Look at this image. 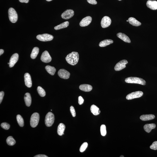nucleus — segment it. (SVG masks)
I'll list each match as a JSON object with an SVG mask.
<instances>
[{
	"label": "nucleus",
	"instance_id": "f257e3e1",
	"mask_svg": "<svg viewBox=\"0 0 157 157\" xmlns=\"http://www.w3.org/2000/svg\"><path fill=\"white\" fill-rule=\"evenodd\" d=\"M79 56L78 53L73 52L68 54L66 58L67 62L71 65L74 66L77 64L79 60Z\"/></svg>",
	"mask_w": 157,
	"mask_h": 157
},
{
	"label": "nucleus",
	"instance_id": "f03ea898",
	"mask_svg": "<svg viewBox=\"0 0 157 157\" xmlns=\"http://www.w3.org/2000/svg\"><path fill=\"white\" fill-rule=\"evenodd\" d=\"M125 81L128 83H137L143 85H145L146 82L142 78L137 77H130L125 78Z\"/></svg>",
	"mask_w": 157,
	"mask_h": 157
},
{
	"label": "nucleus",
	"instance_id": "7ed1b4c3",
	"mask_svg": "<svg viewBox=\"0 0 157 157\" xmlns=\"http://www.w3.org/2000/svg\"><path fill=\"white\" fill-rule=\"evenodd\" d=\"M55 118L54 114L51 112H49L46 115L45 117V123L46 126L50 127L53 124Z\"/></svg>",
	"mask_w": 157,
	"mask_h": 157
},
{
	"label": "nucleus",
	"instance_id": "20e7f679",
	"mask_svg": "<svg viewBox=\"0 0 157 157\" xmlns=\"http://www.w3.org/2000/svg\"><path fill=\"white\" fill-rule=\"evenodd\" d=\"M8 17L10 21L13 23H16L18 19V14L15 10L10 8L8 11Z\"/></svg>",
	"mask_w": 157,
	"mask_h": 157
},
{
	"label": "nucleus",
	"instance_id": "39448f33",
	"mask_svg": "<svg viewBox=\"0 0 157 157\" xmlns=\"http://www.w3.org/2000/svg\"><path fill=\"white\" fill-rule=\"evenodd\" d=\"M39 118L40 116L38 113H35L32 114L30 120V125L32 127H35L38 125Z\"/></svg>",
	"mask_w": 157,
	"mask_h": 157
},
{
	"label": "nucleus",
	"instance_id": "423d86ee",
	"mask_svg": "<svg viewBox=\"0 0 157 157\" xmlns=\"http://www.w3.org/2000/svg\"><path fill=\"white\" fill-rule=\"evenodd\" d=\"M37 39L42 41H50L53 39V36L47 34H42L37 35Z\"/></svg>",
	"mask_w": 157,
	"mask_h": 157
},
{
	"label": "nucleus",
	"instance_id": "0eeeda50",
	"mask_svg": "<svg viewBox=\"0 0 157 157\" xmlns=\"http://www.w3.org/2000/svg\"><path fill=\"white\" fill-rule=\"evenodd\" d=\"M143 93L141 91L133 92L128 94L126 97L127 100H131L135 98H139L143 96Z\"/></svg>",
	"mask_w": 157,
	"mask_h": 157
},
{
	"label": "nucleus",
	"instance_id": "6e6552de",
	"mask_svg": "<svg viewBox=\"0 0 157 157\" xmlns=\"http://www.w3.org/2000/svg\"><path fill=\"white\" fill-rule=\"evenodd\" d=\"M40 59L42 62L45 63L50 62L52 59L50 54L47 51H45L42 53Z\"/></svg>",
	"mask_w": 157,
	"mask_h": 157
},
{
	"label": "nucleus",
	"instance_id": "1a4fd4ad",
	"mask_svg": "<svg viewBox=\"0 0 157 157\" xmlns=\"http://www.w3.org/2000/svg\"><path fill=\"white\" fill-rule=\"evenodd\" d=\"M128 63V61L126 60L121 61L116 64L114 69L117 71H120L126 67L125 65Z\"/></svg>",
	"mask_w": 157,
	"mask_h": 157
},
{
	"label": "nucleus",
	"instance_id": "9d476101",
	"mask_svg": "<svg viewBox=\"0 0 157 157\" xmlns=\"http://www.w3.org/2000/svg\"><path fill=\"white\" fill-rule=\"evenodd\" d=\"M74 14V12L73 10L68 9L62 13L61 15V17L64 19H69L72 17Z\"/></svg>",
	"mask_w": 157,
	"mask_h": 157
},
{
	"label": "nucleus",
	"instance_id": "9b49d317",
	"mask_svg": "<svg viewBox=\"0 0 157 157\" xmlns=\"http://www.w3.org/2000/svg\"><path fill=\"white\" fill-rule=\"evenodd\" d=\"M112 20L109 17L105 16L102 18L101 21V26L103 28H107L110 25Z\"/></svg>",
	"mask_w": 157,
	"mask_h": 157
},
{
	"label": "nucleus",
	"instance_id": "f8f14e48",
	"mask_svg": "<svg viewBox=\"0 0 157 157\" xmlns=\"http://www.w3.org/2000/svg\"><path fill=\"white\" fill-rule=\"evenodd\" d=\"M58 73L60 77L64 79H68L70 76V73L69 72L64 69L60 70Z\"/></svg>",
	"mask_w": 157,
	"mask_h": 157
},
{
	"label": "nucleus",
	"instance_id": "ddd939ff",
	"mask_svg": "<svg viewBox=\"0 0 157 157\" xmlns=\"http://www.w3.org/2000/svg\"><path fill=\"white\" fill-rule=\"evenodd\" d=\"M92 18L90 16H88L83 19L80 22V26L82 27L87 26L91 23Z\"/></svg>",
	"mask_w": 157,
	"mask_h": 157
},
{
	"label": "nucleus",
	"instance_id": "4468645a",
	"mask_svg": "<svg viewBox=\"0 0 157 157\" xmlns=\"http://www.w3.org/2000/svg\"><path fill=\"white\" fill-rule=\"evenodd\" d=\"M18 58L19 55L17 53H15L12 56L9 61V67L12 68L14 66L15 64L17 62Z\"/></svg>",
	"mask_w": 157,
	"mask_h": 157
},
{
	"label": "nucleus",
	"instance_id": "2eb2a0df",
	"mask_svg": "<svg viewBox=\"0 0 157 157\" xmlns=\"http://www.w3.org/2000/svg\"><path fill=\"white\" fill-rule=\"evenodd\" d=\"M24 80L26 86L28 88L31 87L32 85L31 78L29 73H25L24 75Z\"/></svg>",
	"mask_w": 157,
	"mask_h": 157
},
{
	"label": "nucleus",
	"instance_id": "dca6fc26",
	"mask_svg": "<svg viewBox=\"0 0 157 157\" xmlns=\"http://www.w3.org/2000/svg\"><path fill=\"white\" fill-rule=\"evenodd\" d=\"M147 6L148 8L153 10L157 9V1L149 0L146 3Z\"/></svg>",
	"mask_w": 157,
	"mask_h": 157
},
{
	"label": "nucleus",
	"instance_id": "f3484780",
	"mask_svg": "<svg viewBox=\"0 0 157 157\" xmlns=\"http://www.w3.org/2000/svg\"><path fill=\"white\" fill-rule=\"evenodd\" d=\"M117 37L121 39L124 41L128 43H130L131 40L129 37L125 34L121 33H118L117 35Z\"/></svg>",
	"mask_w": 157,
	"mask_h": 157
},
{
	"label": "nucleus",
	"instance_id": "a211bd4d",
	"mask_svg": "<svg viewBox=\"0 0 157 157\" xmlns=\"http://www.w3.org/2000/svg\"><path fill=\"white\" fill-rule=\"evenodd\" d=\"M24 99L26 105L27 107H30L32 102V98L30 94L28 93H26Z\"/></svg>",
	"mask_w": 157,
	"mask_h": 157
},
{
	"label": "nucleus",
	"instance_id": "6ab92c4d",
	"mask_svg": "<svg viewBox=\"0 0 157 157\" xmlns=\"http://www.w3.org/2000/svg\"><path fill=\"white\" fill-rule=\"evenodd\" d=\"M80 90L85 92H89L92 89L93 87L91 85L87 84H83L80 85L79 86Z\"/></svg>",
	"mask_w": 157,
	"mask_h": 157
},
{
	"label": "nucleus",
	"instance_id": "aec40b11",
	"mask_svg": "<svg viewBox=\"0 0 157 157\" xmlns=\"http://www.w3.org/2000/svg\"><path fill=\"white\" fill-rule=\"evenodd\" d=\"M156 127V124H146L144 126V129L146 132L149 133L152 129H155Z\"/></svg>",
	"mask_w": 157,
	"mask_h": 157
},
{
	"label": "nucleus",
	"instance_id": "412c9836",
	"mask_svg": "<svg viewBox=\"0 0 157 157\" xmlns=\"http://www.w3.org/2000/svg\"><path fill=\"white\" fill-rule=\"evenodd\" d=\"M65 126L64 124L61 123L58 126L57 128V133L60 136H62L64 134V132L65 129Z\"/></svg>",
	"mask_w": 157,
	"mask_h": 157
},
{
	"label": "nucleus",
	"instance_id": "4be33fe9",
	"mask_svg": "<svg viewBox=\"0 0 157 157\" xmlns=\"http://www.w3.org/2000/svg\"><path fill=\"white\" fill-rule=\"evenodd\" d=\"M113 41L111 39H106L100 42L99 44V45L100 47H105L113 43Z\"/></svg>",
	"mask_w": 157,
	"mask_h": 157
},
{
	"label": "nucleus",
	"instance_id": "5701e85b",
	"mask_svg": "<svg viewBox=\"0 0 157 157\" xmlns=\"http://www.w3.org/2000/svg\"><path fill=\"white\" fill-rule=\"evenodd\" d=\"M155 115L153 114L143 115L140 117V119L142 120L146 121L151 120L155 118Z\"/></svg>",
	"mask_w": 157,
	"mask_h": 157
},
{
	"label": "nucleus",
	"instance_id": "b1692460",
	"mask_svg": "<svg viewBox=\"0 0 157 157\" xmlns=\"http://www.w3.org/2000/svg\"><path fill=\"white\" fill-rule=\"evenodd\" d=\"M128 22L130 24L135 26H139L141 25L140 22L138 21L135 18L133 17H130L129 18Z\"/></svg>",
	"mask_w": 157,
	"mask_h": 157
},
{
	"label": "nucleus",
	"instance_id": "393cba45",
	"mask_svg": "<svg viewBox=\"0 0 157 157\" xmlns=\"http://www.w3.org/2000/svg\"><path fill=\"white\" fill-rule=\"evenodd\" d=\"M90 111L95 116L98 115L100 113L99 109L94 105H92L90 107Z\"/></svg>",
	"mask_w": 157,
	"mask_h": 157
},
{
	"label": "nucleus",
	"instance_id": "a878e982",
	"mask_svg": "<svg viewBox=\"0 0 157 157\" xmlns=\"http://www.w3.org/2000/svg\"><path fill=\"white\" fill-rule=\"evenodd\" d=\"M45 69L47 72L52 76H53L55 74L56 69L54 67L47 65L45 66Z\"/></svg>",
	"mask_w": 157,
	"mask_h": 157
},
{
	"label": "nucleus",
	"instance_id": "bb28decb",
	"mask_svg": "<svg viewBox=\"0 0 157 157\" xmlns=\"http://www.w3.org/2000/svg\"><path fill=\"white\" fill-rule=\"evenodd\" d=\"M69 25V22L68 21L65 22L54 27L56 30H58L63 28H67Z\"/></svg>",
	"mask_w": 157,
	"mask_h": 157
},
{
	"label": "nucleus",
	"instance_id": "cd10ccee",
	"mask_svg": "<svg viewBox=\"0 0 157 157\" xmlns=\"http://www.w3.org/2000/svg\"><path fill=\"white\" fill-rule=\"evenodd\" d=\"M39 52V49L38 47H35L32 50L31 57L32 59H35L37 57Z\"/></svg>",
	"mask_w": 157,
	"mask_h": 157
},
{
	"label": "nucleus",
	"instance_id": "c85d7f7f",
	"mask_svg": "<svg viewBox=\"0 0 157 157\" xmlns=\"http://www.w3.org/2000/svg\"><path fill=\"white\" fill-rule=\"evenodd\" d=\"M6 143L10 146H13L15 144L16 141L13 137L11 136H9L6 139Z\"/></svg>",
	"mask_w": 157,
	"mask_h": 157
},
{
	"label": "nucleus",
	"instance_id": "c756f323",
	"mask_svg": "<svg viewBox=\"0 0 157 157\" xmlns=\"http://www.w3.org/2000/svg\"><path fill=\"white\" fill-rule=\"evenodd\" d=\"M17 121L19 125L21 127H23L24 125V121L23 118L20 115L17 116Z\"/></svg>",
	"mask_w": 157,
	"mask_h": 157
},
{
	"label": "nucleus",
	"instance_id": "7c9ffc66",
	"mask_svg": "<svg viewBox=\"0 0 157 157\" xmlns=\"http://www.w3.org/2000/svg\"><path fill=\"white\" fill-rule=\"evenodd\" d=\"M37 90L41 97H44L45 96L46 93L45 90L41 87L39 86L38 87Z\"/></svg>",
	"mask_w": 157,
	"mask_h": 157
},
{
	"label": "nucleus",
	"instance_id": "2f4dec72",
	"mask_svg": "<svg viewBox=\"0 0 157 157\" xmlns=\"http://www.w3.org/2000/svg\"><path fill=\"white\" fill-rule=\"evenodd\" d=\"M101 134L102 136H105L107 134L106 127L104 124H102L100 127Z\"/></svg>",
	"mask_w": 157,
	"mask_h": 157
},
{
	"label": "nucleus",
	"instance_id": "473e14b6",
	"mask_svg": "<svg viewBox=\"0 0 157 157\" xmlns=\"http://www.w3.org/2000/svg\"><path fill=\"white\" fill-rule=\"evenodd\" d=\"M88 146V143L87 142H84L82 144L80 148V151L81 153H82L86 150Z\"/></svg>",
	"mask_w": 157,
	"mask_h": 157
},
{
	"label": "nucleus",
	"instance_id": "72a5a7b5",
	"mask_svg": "<svg viewBox=\"0 0 157 157\" xmlns=\"http://www.w3.org/2000/svg\"><path fill=\"white\" fill-rule=\"evenodd\" d=\"M1 127H2L3 129H5L8 130L9 129L10 127V125L9 124H8L6 122H3L1 124Z\"/></svg>",
	"mask_w": 157,
	"mask_h": 157
},
{
	"label": "nucleus",
	"instance_id": "f704fd0d",
	"mask_svg": "<svg viewBox=\"0 0 157 157\" xmlns=\"http://www.w3.org/2000/svg\"><path fill=\"white\" fill-rule=\"evenodd\" d=\"M150 148L152 150H157V141L154 142L150 146Z\"/></svg>",
	"mask_w": 157,
	"mask_h": 157
},
{
	"label": "nucleus",
	"instance_id": "c9c22d12",
	"mask_svg": "<svg viewBox=\"0 0 157 157\" xmlns=\"http://www.w3.org/2000/svg\"><path fill=\"white\" fill-rule=\"evenodd\" d=\"M70 110L71 113L73 117H75L76 115V111H75V108L73 106H71L70 108Z\"/></svg>",
	"mask_w": 157,
	"mask_h": 157
},
{
	"label": "nucleus",
	"instance_id": "e433bc0d",
	"mask_svg": "<svg viewBox=\"0 0 157 157\" xmlns=\"http://www.w3.org/2000/svg\"><path fill=\"white\" fill-rule=\"evenodd\" d=\"M84 101V99L81 96H79L78 97V103L79 105H81L82 104Z\"/></svg>",
	"mask_w": 157,
	"mask_h": 157
},
{
	"label": "nucleus",
	"instance_id": "4c0bfd02",
	"mask_svg": "<svg viewBox=\"0 0 157 157\" xmlns=\"http://www.w3.org/2000/svg\"><path fill=\"white\" fill-rule=\"evenodd\" d=\"M87 1L89 4H96L97 3L96 0H87Z\"/></svg>",
	"mask_w": 157,
	"mask_h": 157
},
{
	"label": "nucleus",
	"instance_id": "58836bf2",
	"mask_svg": "<svg viewBox=\"0 0 157 157\" xmlns=\"http://www.w3.org/2000/svg\"><path fill=\"white\" fill-rule=\"evenodd\" d=\"M4 95V93L3 91H1L0 92V103H1L3 100Z\"/></svg>",
	"mask_w": 157,
	"mask_h": 157
},
{
	"label": "nucleus",
	"instance_id": "ea45409f",
	"mask_svg": "<svg viewBox=\"0 0 157 157\" xmlns=\"http://www.w3.org/2000/svg\"><path fill=\"white\" fill-rule=\"evenodd\" d=\"M35 157H47L46 155H36Z\"/></svg>",
	"mask_w": 157,
	"mask_h": 157
},
{
	"label": "nucleus",
	"instance_id": "a19ab883",
	"mask_svg": "<svg viewBox=\"0 0 157 157\" xmlns=\"http://www.w3.org/2000/svg\"><path fill=\"white\" fill-rule=\"evenodd\" d=\"M20 2L21 3H28L29 1V0H19Z\"/></svg>",
	"mask_w": 157,
	"mask_h": 157
},
{
	"label": "nucleus",
	"instance_id": "79ce46f5",
	"mask_svg": "<svg viewBox=\"0 0 157 157\" xmlns=\"http://www.w3.org/2000/svg\"><path fill=\"white\" fill-rule=\"evenodd\" d=\"M4 50L2 49H0V55H1V54H2L4 53Z\"/></svg>",
	"mask_w": 157,
	"mask_h": 157
},
{
	"label": "nucleus",
	"instance_id": "37998d69",
	"mask_svg": "<svg viewBox=\"0 0 157 157\" xmlns=\"http://www.w3.org/2000/svg\"><path fill=\"white\" fill-rule=\"evenodd\" d=\"M47 1H52V0H46Z\"/></svg>",
	"mask_w": 157,
	"mask_h": 157
},
{
	"label": "nucleus",
	"instance_id": "c03bdc74",
	"mask_svg": "<svg viewBox=\"0 0 157 157\" xmlns=\"http://www.w3.org/2000/svg\"><path fill=\"white\" fill-rule=\"evenodd\" d=\"M120 157H124V156H123V155H122V156H121Z\"/></svg>",
	"mask_w": 157,
	"mask_h": 157
},
{
	"label": "nucleus",
	"instance_id": "a18cd8bd",
	"mask_svg": "<svg viewBox=\"0 0 157 157\" xmlns=\"http://www.w3.org/2000/svg\"><path fill=\"white\" fill-rule=\"evenodd\" d=\"M8 64H9V63H8Z\"/></svg>",
	"mask_w": 157,
	"mask_h": 157
},
{
	"label": "nucleus",
	"instance_id": "49530a36",
	"mask_svg": "<svg viewBox=\"0 0 157 157\" xmlns=\"http://www.w3.org/2000/svg\"><path fill=\"white\" fill-rule=\"evenodd\" d=\"M127 22H128V20H127Z\"/></svg>",
	"mask_w": 157,
	"mask_h": 157
},
{
	"label": "nucleus",
	"instance_id": "de8ad7c7",
	"mask_svg": "<svg viewBox=\"0 0 157 157\" xmlns=\"http://www.w3.org/2000/svg\"><path fill=\"white\" fill-rule=\"evenodd\" d=\"M119 0V1H121V0Z\"/></svg>",
	"mask_w": 157,
	"mask_h": 157
}]
</instances>
